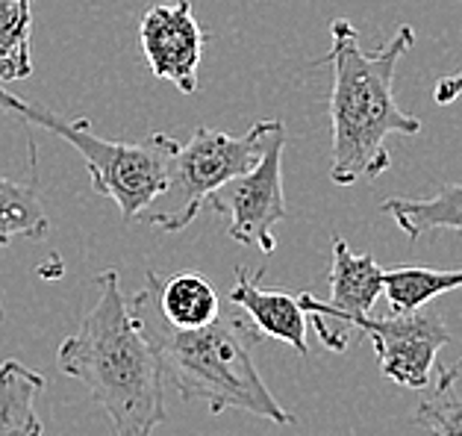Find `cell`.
I'll return each mask as SVG.
<instances>
[{"label":"cell","mask_w":462,"mask_h":436,"mask_svg":"<svg viewBox=\"0 0 462 436\" xmlns=\"http://www.w3.org/2000/svg\"><path fill=\"white\" fill-rule=\"evenodd\" d=\"M139 42L153 77L177 86L183 95L198 92V69L207 36L191 15V0L151 6L139 21Z\"/></svg>","instance_id":"9"},{"label":"cell","mask_w":462,"mask_h":436,"mask_svg":"<svg viewBox=\"0 0 462 436\" xmlns=\"http://www.w3.org/2000/svg\"><path fill=\"white\" fill-rule=\"evenodd\" d=\"M380 209L392 216L394 225L412 242L439 230H454L462 237V183L436 189L430 198H389Z\"/></svg>","instance_id":"13"},{"label":"cell","mask_w":462,"mask_h":436,"mask_svg":"<svg viewBox=\"0 0 462 436\" xmlns=\"http://www.w3.org/2000/svg\"><path fill=\"white\" fill-rule=\"evenodd\" d=\"M32 0H0V83L32 74Z\"/></svg>","instance_id":"16"},{"label":"cell","mask_w":462,"mask_h":436,"mask_svg":"<svg viewBox=\"0 0 462 436\" xmlns=\"http://www.w3.org/2000/svg\"><path fill=\"white\" fill-rule=\"evenodd\" d=\"M459 97H462V69L454 71L450 77H445V80H439L433 88V100L439 107L454 104V100H459Z\"/></svg>","instance_id":"18"},{"label":"cell","mask_w":462,"mask_h":436,"mask_svg":"<svg viewBox=\"0 0 462 436\" xmlns=\"http://www.w3.org/2000/svg\"><path fill=\"white\" fill-rule=\"evenodd\" d=\"M354 330H363L380 372L403 389L430 386L436 354L450 342L445 321L424 310H392L386 316L356 319Z\"/></svg>","instance_id":"8"},{"label":"cell","mask_w":462,"mask_h":436,"mask_svg":"<svg viewBox=\"0 0 462 436\" xmlns=\"http://www.w3.org/2000/svg\"><path fill=\"white\" fill-rule=\"evenodd\" d=\"M0 109L69 142L86 160L95 192L118 204L124 225L136 221L156 198H162L177 148V139L168 133H151L144 142H112L97 136L86 118H62L48 107L6 92L4 86H0Z\"/></svg>","instance_id":"4"},{"label":"cell","mask_w":462,"mask_h":436,"mask_svg":"<svg viewBox=\"0 0 462 436\" xmlns=\"http://www.w3.org/2000/svg\"><path fill=\"white\" fill-rule=\"evenodd\" d=\"M383 272L371 254H354L342 237H333L330 263V298L319 301L310 292L298 295V304L319 330V339L336 354L347 351L356 319L371 316L383 295Z\"/></svg>","instance_id":"7"},{"label":"cell","mask_w":462,"mask_h":436,"mask_svg":"<svg viewBox=\"0 0 462 436\" xmlns=\"http://www.w3.org/2000/svg\"><path fill=\"white\" fill-rule=\"evenodd\" d=\"M263 272L251 274L245 265L236 268V283L230 289V304L239 307L247 319H251L263 337L280 339L291 345L298 354H310L307 345V312L298 304L295 295L272 292V289L259 286Z\"/></svg>","instance_id":"10"},{"label":"cell","mask_w":462,"mask_h":436,"mask_svg":"<svg viewBox=\"0 0 462 436\" xmlns=\"http://www.w3.org/2000/svg\"><path fill=\"white\" fill-rule=\"evenodd\" d=\"M0 321H4V304H0Z\"/></svg>","instance_id":"19"},{"label":"cell","mask_w":462,"mask_h":436,"mask_svg":"<svg viewBox=\"0 0 462 436\" xmlns=\"http://www.w3.org/2000/svg\"><path fill=\"white\" fill-rule=\"evenodd\" d=\"M283 148L286 127L277 125L254 169L233 177L207 198L209 209L227 216L230 239L259 248L265 256L277 251L274 227L289 216L283 198Z\"/></svg>","instance_id":"6"},{"label":"cell","mask_w":462,"mask_h":436,"mask_svg":"<svg viewBox=\"0 0 462 436\" xmlns=\"http://www.w3.org/2000/svg\"><path fill=\"white\" fill-rule=\"evenodd\" d=\"M277 125H283V121L263 118L242 136H230V133L204 125L195 127L191 139L177 142L174 148L168 186L162 192L168 207L148 216V225L162 233L186 230L200 216V207L218 186L254 169Z\"/></svg>","instance_id":"5"},{"label":"cell","mask_w":462,"mask_h":436,"mask_svg":"<svg viewBox=\"0 0 462 436\" xmlns=\"http://www.w3.org/2000/svg\"><path fill=\"white\" fill-rule=\"evenodd\" d=\"M330 36V51L319 60V65L333 69L330 181L336 186L377 181L392 165L389 136H415L421 130L419 118L394 104V71L403 53L412 51L415 30L401 24L380 51H363L359 32L347 18L333 21Z\"/></svg>","instance_id":"3"},{"label":"cell","mask_w":462,"mask_h":436,"mask_svg":"<svg viewBox=\"0 0 462 436\" xmlns=\"http://www.w3.org/2000/svg\"><path fill=\"white\" fill-rule=\"evenodd\" d=\"M412 419L430 436H462V357L442 368L433 393L419 401Z\"/></svg>","instance_id":"17"},{"label":"cell","mask_w":462,"mask_h":436,"mask_svg":"<svg viewBox=\"0 0 462 436\" xmlns=\"http://www.w3.org/2000/svg\"><path fill=\"white\" fill-rule=\"evenodd\" d=\"M383 295L392 310H421L433 298L462 289V268H427V265H401L383 272Z\"/></svg>","instance_id":"15"},{"label":"cell","mask_w":462,"mask_h":436,"mask_svg":"<svg viewBox=\"0 0 462 436\" xmlns=\"http://www.w3.org/2000/svg\"><path fill=\"white\" fill-rule=\"evenodd\" d=\"M95 286V307L86 312L77 333L62 339L56 366L92 393L116 436H153L168 419L160 360L133 319L118 272H100Z\"/></svg>","instance_id":"2"},{"label":"cell","mask_w":462,"mask_h":436,"mask_svg":"<svg viewBox=\"0 0 462 436\" xmlns=\"http://www.w3.org/2000/svg\"><path fill=\"white\" fill-rule=\"evenodd\" d=\"M127 304L156 351L162 380L186 404L200 401L212 416L224 410H242L274 424H295V416L286 413L256 372L254 351L265 337L239 307H221L216 321L180 330L162 319L151 281Z\"/></svg>","instance_id":"1"},{"label":"cell","mask_w":462,"mask_h":436,"mask_svg":"<svg viewBox=\"0 0 462 436\" xmlns=\"http://www.w3.org/2000/svg\"><path fill=\"white\" fill-rule=\"evenodd\" d=\"M44 375L21 360L0 363V436H42L36 398L44 389Z\"/></svg>","instance_id":"14"},{"label":"cell","mask_w":462,"mask_h":436,"mask_svg":"<svg viewBox=\"0 0 462 436\" xmlns=\"http://www.w3.org/2000/svg\"><path fill=\"white\" fill-rule=\"evenodd\" d=\"M148 281L153 286L156 307H160L162 319L171 324V328L191 330V328H204V324L218 319L221 298L209 277L195 274V272L160 277L156 272H148Z\"/></svg>","instance_id":"11"},{"label":"cell","mask_w":462,"mask_h":436,"mask_svg":"<svg viewBox=\"0 0 462 436\" xmlns=\"http://www.w3.org/2000/svg\"><path fill=\"white\" fill-rule=\"evenodd\" d=\"M51 233L48 212L39 195L36 174V144L30 142V174L27 181L0 177V248L15 239H44Z\"/></svg>","instance_id":"12"}]
</instances>
